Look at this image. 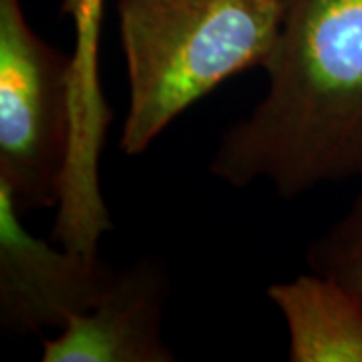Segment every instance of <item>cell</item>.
Here are the masks:
<instances>
[{
    "mask_svg": "<svg viewBox=\"0 0 362 362\" xmlns=\"http://www.w3.org/2000/svg\"><path fill=\"white\" fill-rule=\"evenodd\" d=\"M11 189L0 183V320L14 334L61 330L90 310L115 272L99 256H83L28 232Z\"/></svg>",
    "mask_w": 362,
    "mask_h": 362,
    "instance_id": "cell-4",
    "label": "cell"
},
{
    "mask_svg": "<svg viewBox=\"0 0 362 362\" xmlns=\"http://www.w3.org/2000/svg\"><path fill=\"white\" fill-rule=\"evenodd\" d=\"M105 0H63L61 16L73 25L71 51V113L73 127L83 135L103 133L113 119L99 73V49Z\"/></svg>",
    "mask_w": 362,
    "mask_h": 362,
    "instance_id": "cell-7",
    "label": "cell"
},
{
    "mask_svg": "<svg viewBox=\"0 0 362 362\" xmlns=\"http://www.w3.org/2000/svg\"><path fill=\"white\" fill-rule=\"evenodd\" d=\"M266 294L288 328L292 362H362V302L318 272L272 284Z\"/></svg>",
    "mask_w": 362,
    "mask_h": 362,
    "instance_id": "cell-6",
    "label": "cell"
},
{
    "mask_svg": "<svg viewBox=\"0 0 362 362\" xmlns=\"http://www.w3.org/2000/svg\"><path fill=\"white\" fill-rule=\"evenodd\" d=\"M71 143V52L0 0V183L21 214L54 209Z\"/></svg>",
    "mask_w": 362,
    "mask_h": 362,
    "instance_id": "cell-3",
    "label": "cell"
},
{
    "mask_svg": "<svg viewBox=\"0 0 362 362\" xmlns=\"http://www.w3.org/2000/svg\"><path fill=\"white\" fill-rule=\"evenodd\" d=\"M288 0H117L129 103L119 137L141 156L226 81L268 63Z\"/></svg>",
    "mask_w": 362,
    "mask_h": 362,
    "instance_id": "cell-2",
    "label": "cell"
},
{
    "mask_svg": "<svg viewBox=\"0 0 362 362\" xmlns=\"http://www.w3.org/2000/svg\"><path fill=\"white\" fill-rule=\"evenodd\" d=\"M312 272L334 278L362 302V195L306 254Z\"/></svg>",
    "mask_w": 362,
    "mask_h": 362,
    "instance_id": "cell-8",
    "label": "cell"
},
{
    "mask_svg": "<svg viewBox=\"0 0 362 362\" xmlns=\"http://www.w3.org/2000/svg\"><path fill=\"white\" fill-rule=\"evenodd\" d=\"M268 89L221 137L214 177L282 197L362 175V0H288Z\"/></svg>",
    "mask_w": 362,
    "mask_h": 362,
    "instance_id": "cell-1",
    "label": "cell"
},
{
    "mask_svg": "<svg viewBox=\"0 0 362 362\" xmlns=\"http://www.w3.org/2000/svg\"><path fill=\"white\" fill-rule=\"evenodd\" d=\"M168 274L156 258L115 272L101 300L42 337V362H169L163 337Z\"/></svg>",
    "mask_w": 362,
    "mask_h": 362,
    "instance_id": "cell-5",
    "label": "cell"
}]
</instances>
